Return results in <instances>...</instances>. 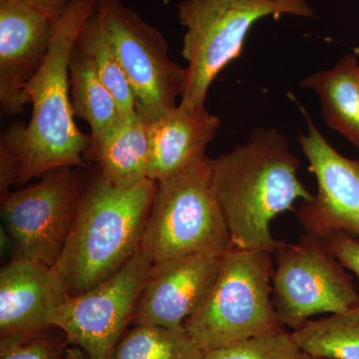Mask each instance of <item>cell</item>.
<instances>
[{
    "instance_id": "6da1fadb",
    "label": "cell",
    "mask_w": 359,
    "mask_h": 359,
    "mask_svg": "<svg viewBox=\"0 0 359 359\" xmlns=\"http://www.w3.org/2000/svg\"><path fill=\"white\" fill-rule=\"evenodd\" d=\"M299 161L275 128H256L250 140L215 159L210 172L233 247L273 255L282 241L271 233L273 219L313 195L299 178Z\"/></svg>"
},
{
    "instance_id": "7a4b0ae2",
    "label": "cell",
    "mask_w": 359,
    "mask_h": 359,
    "mask_svg": "<svg viewBox=\"0 0 359 359\" xmlns=\"http://www.w3.org/2000/svg\"><path fill=\"white\" fill-rule=\"evenodd\" d=\"M97 0H71L65 13L52 21V39L44 65L26 87L32 104L28 125L14 123L0 143L18 163V186L57 168H84L90 135L78 129L69 98L71 53L85 23L95 13Z\"/></svg>"
},
{
    "instance_id": "3957f363",
    "label": "cell",
    "mask_w": 359,
    "mask_h": 359,
    "mask_svg": "<svg viewBox=\"0 0 359 359\" xmlns=\"http://www.w3.org/2000/svg\"><path fill=\"white\" fill-rule=\"evenodd\" d=\"M158 183L111 185L100 174L82 194L55 269L68 294L91 290L114 275L140 249Z\"/></svg>"
},
{
    "instance_id": "277c9868",
    "label": "cell",
    "mask_w": 359,
    "mask_h": 359,
    "mask_svg": "<svg viewBox=\"0 0 359 359\" xmlns=\"http://www.w3.org/2000/svg\"><path fill=\"white\" fill-rule=\"evenodd\" d=\"M186 28L182 55L188 62L181 104L205 106L208 90L226 65L244 49L252 26L263 18H314L306 0H182L177 6Z\"/></svg>"
},
{
    "instance_id": "5b68a950",
    "label": "cell",
    "mask_w": 359,
    "mask_h": 359,
    "mask_svg": "<svg viewBox=\"0 0 359 359\" xmlns=\"http://www.w3.org/2000/svg\"><path fill=\"white\" fill-rule=\"evenodd\" d=\"M273 269L271 252L231 248L209 294L184 325L187 334L205 353L283 328L273 304Z\"/></svg>"
},
{
    "instance_id": "8992f818",
    "label": "cell",
    "mask_w": 359,
    "mask_h": 359,
    "mask_svg": "<svg viewBox=\"0 0 359 359\" xmlns=\"http://www.w3.org/2000/svg\"><path fill=\"white\" fill-rule=\"evenodd\" d=\"M233 247L209 157L158 183L140 245L151 263L190 255L223 257Z\"/></svg>"
},
{
    "instance_id": "52a82bcc",
    "label": "cell",
    "mask_w": 359,
    "mask_h": 359,
    "mask_svg": "<svg viewBox=\"0 0 359 359\" xmlns=\"http://www.w3.org/2000/svg\"><path fill=\"white\" fill-rule=\"evenodd\" d=\"M273 255V304L283 327L294 330L316 314L359 306L353 276L325 238L302 233L294 244L282 241Z\"/></svg>"
},
{
    "instance_id": "ba28073f",
    "label": "cell",
    "mask_w": 359,
    "mask_h": 359,
    "mask_svg": "<svg viewBox=\"0 0 359 359\" xmlns=\"http://www.w3.org/2000/svg\"><path fill=\"white\" fill-rule=\"evenodd\" d=\"M96 15L112 43L146 124L177 106L187 69L169 57L164 35L121 0H97Z\"/></svg>"
},
{
    "instance_id": "9c48e42d",
    "label": "cell",
    "mask_w": 359,
    "mask_h": 359,
    "mask_svg": "<svg viewBox=\"0 0 359 359\" xmlns=\"http://www.w3.org/2000/svg\"><path fill=\"white\" fill-rule=\"evenodd\" d=\"M80 168H57L1 197V217L16 255L54 266L84 192Z\"/></svg>"
},
{
    "instance_id": "30bf717a",
    "label": "cell",
    "mask_w": 359,
    "mask_h": 359,
    "mask_svg": "<svg viewBox=\"0 0 359 359\" xmlns=\"http://www.w3.org/2000/svg\"><path fill=\"white\" fill-rule=\"evenodd\" d=\"M152 264L139 249L107 280L82 294L68 295L56 309L52 325L89 359H111L133 318Z\"/></svg>"
},
{
    "instance_id": "8fae6325",
    "label": "cell",
    "mask_w": 359,
    "mask_h": 359,
    "mask_svg": "<svg viewBox=\"0 0 359 359\" xmlns=\"http://www.w3.org/2000/svg\"><path fill=\"white\" fill-rule=\"evenodd\" d=\"M306 133L297 141L316 177L318 193L301 205L297 219L306 233L323 238L337 233L359 235V160L335 150L304 110Z\"/></svg>"
},
{
    "instance_id": "7c38bea8",
    "label": "cell",
    "mask_w": 359,
    "mask_h": 359,
    "mask_svg": "<svg viewBox=\"0 0 359 359\" xmlns=\"http://www.w3.org/2000/svg\"><path fill=\"white\" fill-rule=\"evenodd\" d=\"M223 257L190 255L153 264L131 321L184 328L216 282Z\"/></svg>"
},
{
    "instance_id": "4fadbf2b",
    "label": "cell",
    "mask_w": 359,
    "mask_h": 359,
    "mask_svg": "<svg viewBox=\"0 0 359 359\" xmlns=\"http://www.w3.org/2000/svg\"><path fill=\"white\" fill-rule=\"evenodd\" d=\"M68 295L55 266L16 255L0 271L1 342L33 339L53 327L54 313Z\"/></svg>"
},
{
    "instance_id": "5bb4252c",
    "label": "cell",
    "mask_w": 359,
    "mask_h": 359,
    "mask_svg": "<svg viewBox=\"0 0 359 359\" xmlns=\"http://www.w3.org/2000/svg\"><path fill=\"white\" fill-rule=\"evenodd\" d=\"M52 21L18 0L0 1V104L6 115L30 103L26 87L48 55Z\"/></svg>"
},
{
    "instance_id": "9a60e30c",
    "label": "cell",
    "mask_w": 359,
    "mask_h": 359,
    "mask_svg": "<svg viewBox=\"0 0 359 359\" xmlns=\"http://www.w3.org/2000/svg\"><path fill=\"white\" fill-rule=\"evenodd\" d=\"M221 125L205 106L189 108L181 103L147 125L148 178L160 183L208 158L205 149Z\"/></svg>"
},
{
    "instance_id": "2e32d148",
    "label": "cell",
    "mask_w": 359,
    "mask_h": 359,
    "mask_svg": "<svg viewBox=\"0 0 359 359\" xmlns=\"http://www.w3.org/2000/svg\"><path fill=\"white\" fill-rule=\"evenodd\" d=\"M147 124L137 111L121 114L111 123L86 157L95 161L100 175L117 188H131L148 178Z\"/></svg>"
},
{
    "instance_id": "e0dca14e",
    "label": "cell",
    "mask_w": 359,
    "mask_h": 359,
    "mask_svg": "<svg viewBox=\"0 0 359 359\" xmlns=\"http://www.w3.org/2000/svg\"><path fill=\"white\" fill-rule=\"evenodd\" d=\"M301 86L318 94L323 120L359 150V65L355 54H346L332 69L304 78Z\"/></svg>"
},
{
    "instance_id": "ac0fdd59",
    "label": "cell",
    "mask_w": 359,
    "mask_h": 359,
    "mask_svg": "<svg viewBox=\"0 0 359 359\" xmlns=\"http://www.w3.org/2000/svg\"><path fill=\"white\" fill-rule=\"evenodd\" d=\"M69 82L73 114L88 123L90 146L93 145L120 115L119 108L97 74L92 59L76 46L70 56Z\"/></svg>"
},
{
    "instance_id": "d6986e66",
    "label": "cell",
    "mask_w": 359,
    "mask_h": 359,
    "mask_svg": "<svg viewBox=\"0 0 359 359\" xmlns=\"http://www.w3.org/2000/svg\"><path fill=\"white\" fill-rule=\"evenodd\" d=\"M302 353L323 359H359V306L344 313L309 320L292 330Z\"/></svg>"
},
{
    "instance_id": "ffe728a7",
    "label": "cell",
    "mask_w": 359,
    "mask_h": 359,
    "mask_svg": "<svg viewBox=\"0 0 359 359\" xmlns=\"http://www.w3.org/2000/svg\"><path fill=\"white\" fill-rule=\"evenodd\" d=\"M204 355L185 328L136 325L119 340L111 359H203Z\"/></svg>"
},
{
    "instance_id": "44dd1931",
    "label": "cell",
    "mask_w": 359,
    "mask_h": 359,
    "mask_svg": "<svg viewBox=\"0 0 359 359\" xmlns=\"http://www.w3.org/2000/svg\"><path fill=\"white\" fill-rule=\"evenodd\" d=\"M93 61L97 74L114 97L121 114L136 111L133 90L95 13L85 23L76 44Z\"/></svg>"
},
{
    "instance_id": "7402d4cb",
    "label": "cell",
    "mask_w": 359,
    "mask_h": 359,
    "mask_svg": "<svg viewBox=\"0 0 359 359\" xmlns=\"http://www.w3.org/2000/svg\"><path fill=\"white\" fill-rule=\"evenodd\" d=\"M302 354L292 332L283 327L205 351L203 359H302Z\"/></svg>"
},
{
    "instance_id": "603a6c76",
    "label": "cell",
    "mask_w": 359,
    "mask_h": 359,
    "mask_svg": "<svg viewBox=\"0 0 359 359\" xmlns=\"http://www.w3.org/2000/svg\"><path fill=\"white\" fill-rule=\"evenodd\" d=\"M0 359H59L57 354L42 340L1 342Z\"/></svg>"
},
{
    "instance_id": "cb8c5ba5",
    "label": "cell",
    "mask_w": 359,
    "mask_h": 359,
    "mask_svg": "<svg viewBox=\"0 0 359 359\" xmlns=\"http://www.w3.org/2000/svg\"><path fill=\"white\" fill-rule=\"evenodd\" d=\"M335 257L347 271L359 278V241L346 233H337L325 238Z\"/></svg>"
},
{
    "instance_id": "d4e9b609",
    "label": "cell",
    "mask_w": 359,
    "mask_h": 359,
    "mask_svg": "<svg viewBox=\"0 0 359 359\" xmlns=\"http://www.w3.org/2000/svg\"><path fill=\"white\" fill-rule=\"evenodd\" d=\"M0 1H6V0H0ZM18 1L25 2L28 6L43 13L51 21H54L65 13L71 0H18Z\"/></svg>"
},
{
    "instance_id": "484cf974",
    "label": "cell",
    "mask_w": 359,
    "mask_h": 359,
    "mask_svg": "<svg viewBox=\"0 0 359 359\" xmlns=\"http://www.w3.org/2000/svg\"><path fill=\"white\" fill-rule=\"evenodd\" d=\"M66 359H89L84 351L77 346L66 349Z\"/></svg>"
},
{
    "instance_id": "4316f807",
    "label": "cell",
    "mask_w": 359,
    "mask_h": 359,
    "mask_svg": "<svg viewBox=\"0 0 359 359\" xmlns=\"http://www.w3.org/2000/svg\"><path fill=\"white\" fill-rule=\"evenodd\" d=\"M302 359H323V358H313V356L308 355V354L304 353V354H302Z\"/></svg>"
},
{
    "instance_id": "83f0119b",
    "label": "cell",
    "mask_w": 359,
    "mask_h": 359,
    "mask_svg": "<svg viewBox=\"0 0 359 359\" xmlns=\"http://www.w3.org/2000/svg\"><path fill=\"white\" fill-rule=\"evenodd\" d=\"M354 54H355V55H359V47L354 48Z\"/></svg>"
}]
</instances>
